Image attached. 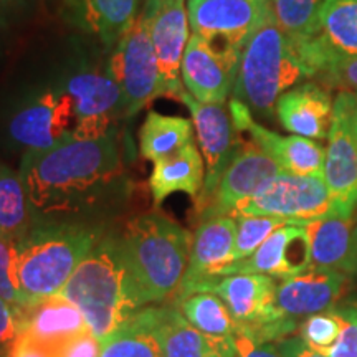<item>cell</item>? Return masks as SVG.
<instances>
[{
    "label": "cell",
    "mask_w": 357,
    "mask_h": 357,
    "mask_svg": "<svg viewBox=\"0 0 357 357\" xmlns=\"http://www.w3.org/2000/svg\"><path fill=\"white\" fill-rule=\"evenodd\" d=\"M333 211L331 195L321 176L280 172L266 181L252 197L240 202L230 217L265 215L293 223H305Z\"/></svg>",
    "instance_id": "obj_7"
},
{
    "label": "cell",
    "mask_w": 357,
    "mask_h": 357,
    "mask_svg": "<svg viewBox=\"0 0 357 357\" xmlns=\"http://www.w3.org/2000/svg\"><path fill=\"white\" fill-rule=\"evenodd\" d=\"M236 220V236L235 248L231 263L243 260L257 252V248L265 242V240L278 230L280 227L293 223L278 217H265V215H240L235 217Z\"/></svg>",
    "instance_id": "obj_33"
},
{
    "label": "cell",
    "mask_w": 357,
    "mask_h": 357,
    "mask_svg": "<svg viewBox=\"0 0 357 357\" xmlns=\"http://www.w3.org/2000/svg\"><path fill=\"white\" fill-rule=\"evenodd\" d=\"M19 174L35 222L93 223L129 195L118 132L100 139L70 137L52 149L25 151Z\"/></svg>",
    "instance_id": "obj_1"
},
{
    "label": "cell",
    "mask_w": 357,
    "mask_h": 357,
    "mask_svg": "<svg viewBox=\"0 0 357 357\" xmlns=\"http://www.w3.org/2000/svg\"><path fill=\"white\" fill-rule=\"evenodd\" d=\"M0 357H10V352H0Z\"/></svg>",
    "instance_id": "obj_46"
},
{
    "label": "cell",
    "mask_w": 357,
    "mask_h": 357,
    "mask_svg": "<svg viewBox=\"0 0 357 357\" xmlns=\"http://www.w3.org/2000/svg\"><path fill=\"white\" fill-rule=\"evenodd\" d=\"M341 316V333L331 346L316 349L326 357H357V305L336 307Z\"/></svg>",
    "instance_id": "obj_36"
},
{
    "label": "cell",
    "mask_w": 357,
    "mask_h": 357,
    "mask_svg": "<svg viewBox=\"0 0 357 357\" xmlns=\"http://www.w3.org/2000/svg\"><path fill=\"white\" fill-rule=\"evenodd\" d=\"M155 321L158 305L142 307L126 324L101 339L100 357H164Z\"/></svg>",
    "instance_id": "obj_28"
},
{
    "label": "cell",
    "mask_w": 357,
    "mask_h": 357,
    "mask_svg": "<svg viewBox=\"0 0 357 357\" xmlns=\"http://www.w3.org/2000/svg\"><path fill=\"white\" fill-rule=\"evenodd\" d=\"M283 357H326L311 346H307L300 336H288L278 342H273Z\"/></svg>",
    "instance_id": "obj_42"
},
{
    "label": "cell",
    "mask_w": 357,
    "mask_h": 357,
    "mask_svg": "<svg viewBox=\"0 0 357 357\" xmlns=\"http://www.w3.org/2000/svg\"><path fill=\"white\" fill-rule=\"evenodd\" d=\"M283 172L278 164L255 142H243L230 166L223 172L215 189L205 199L195 200L194 211L199 220L231 215L235 207L252 197L260 187Z\"/></svg>",
    "instance_id": "obj_14"
},
{
    "label": "cell",
    "mask_w": 357,
    "mask_h": 357,
    "mask_svg": "<svg viewBox=\"0 0 357 357\" xmlns=\"http://www.w3.org/2000/svg\"><path fill=\"white\" fill-rule=\"evenodd\" d=\"M164 0H144V6H142V13H149L158 8Z\"/></svg>",
    "instance_id": "obj_45"
},
{
    "label": "cell",
    "mask_w": 357,
    "mask_h": 357,
    "mask_svg": "<svg viewBox=\"0 0 357 357\" xmlns=\"http://www.w3.org/2000/svg\"><path fill=\"white\" fill-rule=\"evenodd\" d=\"M356 218H357V211H356Z\"/></svg>",
    "instance_id": "obj_47"
},
{
    "label": "cell",
    "mask_w": 357,
    "mask_h": 357,
    "mask_svg": "<svg viewBox=\"0 0 357 357\" xmlns=\"http://www.w3.org/2000/svg\"><path fill=\"white\" fill-rule=\"evenodd\" d=\"M235 236V217H213L199 223L192 236L189 265H187L176 300L195 283L205 280L207 276L217 275L223 266L230 265L231 257H234Z\"/></svg>",
    "instance_id": "obj_22"
},
{
    "label": "cell",
    "mask_w": 357,
    "mask_h": 357,
    "mask_svg": "<svg viewBox=\"0 0 357 357\" xmlns=\"http://www.w3.org/2000/svg\"><path fill=\"white\" fill-rule=\"evenodd\" d=\"M276 278L266 275H213L195 283L176 301L197 291L217 294L234 316L236 331L258 342H278L291 336L300 323L287 319L276 310Z\"/></svg>",
    "instance_id": "obj_6"
},
{
    "label": "cell",
    "mask_w": 357,
    "mask_h": 357,
    "mask_svg": "<svg viewBox=\"0 0 357 357\" xmlns=\"http://www.w3.org/2000/svg\"><path fill=\"white\" fill-rule=\"evenodd\" d=\"M245 131L260 149L278 164L283 172L296 176H321L326 151L319 142L303 136H280L250 119Z\"/></svg>",
    "instance_id": "obj_27"
},
{
    "label": "cell",
    "mask_w": 357,
    "mask_h": 357,
    "mask_svg": "<svg viewBox=\"0 0 357 357\" xmlns=\"http://www.w3.org/2000/svg\"><path fill=\"white\" fill-rule=\"evenodd\" d=\"M102 342L91 331H84L68 339L55 351V357H100Z\"/></svg>",
    "instance_id": "obj_38"
},
{
    "label": "cell",
    "mask_w": 357,
    "mask_h": 357,
    "mask_svg": "<svg viewBox=\"0 0 357 357\" xmlns=\"http://www.w3.org/2000/svg\"><path fill=\"white\" fill-rule=\"evenodd\" d=\"M38 0H0V29L19 25L32 17Z\"/></svg>",
    "instance_id": "obj_40"
},
{
    "label": "cell",
    "mask_w": 357,
    "mask_h": 357,
    "mask_svg": "<svg viewBox=\"0 0 357 357\" xmlns=\"http://www.w3.org/2000/svg\"><path fill=\"white\" fill-rule=\"evenodd\" d=\"M316 78L328 89H339V93H357V58L339 60L321 71Z\"/></svg>",
    "instance_id": "obj_37"
},
{
    "label": "cell",
    "mask_w": 357,
    "mask_h": 357,
    "mask_svg": "<svg viewBox=\"0 0 357 357\" xmlns=\"http://www.w3.org/2000/svg\"><path fill=\"white\" fill-rule=\"evenodd\" d=\"M305 227L310 266L357 273V218L339 212L301 223Z\"/></svg>",
    "instance_id": "obj_20"
},
{
    "label": "cell",
    "mask_w": 357,
    "mask_h": 357,
    "mask_svg": "<svg viewBox=\"0 0 357 357\" xmlns=\"http://www.w3.org/2000/svg\"><path fill=\"white\" fill-rule=\"evenodd\" d=\"M60 294L83 312L89 331L100 339L147 306L119 234H102Z\"/></svg>",
    "instance_id": "obj_2"
},
{
    "label": "cell",
    "mask_w": 357,
    "mask_h": 357,
    "mask_svg": "<svg viewBox=\"0 0 357 357\" xmlns=\"http://www.w3.org/2000/svg\"><path fill=\"white\" fill-rule=\"evenodd\" d=\"M347 95V106H349L352 129H354V136L357 142V93H346Z\"/></svg>",
    "instance_id": "obj_44"
},
{
    "label": "cell",
    "mask_w": 357,
    "mask_h": 357,
    "mask_svg": "<svg viewBox=\"0 0 357 357\" xmlns=\"http://www.w3.org/2000/svg\"><path fill=\"white\" fill-rule=\"evenodd\" d=\"M153 164L147 184H149L154 207L162 205L164 200L176 192H184L192 199H195L202 192L205 162L195 141Z\"/></svg>",
    "instance_id": "obj_26"
},
{
    "label": "cell",
    "mask_w": 357,
    "mask_h": 357,
    "mask_svg": "<svg viewBox=\"0 0 357 357\" xmlns=\"http://www.w3.org/2000/svg\"><path fill=\"white\" fill-rule=\"evenodd\" d=\"M192 235L159 212L134 217L119 234L146 305L176 300L189 265Z\"/></svg>",
    "instance_id": "obj_3"
},
{
    "label": "cell",
    "mask_w": 357,
    "mask_h": 357,
    "mask_svg": "<svg viewBox=\"0 0 357 357\" xmlns=\"http://www.w3.org/2000/svg\"><path fill=\"white\" fill-rule=\"evenodd\" d=\"M192 33L243 50L273 17L271 0H187Z\"/></svg>",
    "instance_id": "obj_12"
},
{
    "label": "cell",
    "mask_w": 357,
    "mask_h": 357,
    "mask_svg": "<svg viewBox=\"0 0 357 357\" xmlns=\"http://www.w3.org/2000/svg\"><path fill=\"white\" fill-rule=\"evenodd\" d=\"M331 93L321 83H303L283 93L276 101L281 126L296 136L321 141L333 123Z\"/></svg>",
    "instance_id": "obj_23"
},
{
    "label": "cell",
    "mask_w": 357,
    "mask_h": 357,
    "mask_svg": "<svg viewBox=\"0 0 357 357\" xmlns=\"http://www.w3.org/2000/svg\"><path fill=\"white\" fill-rule=\"evenodd\" d=\"M105 70L121 89L128 119L160 98L158 58L151 42L149 24L142 13L114 45Z\"/></svg>",
    "instance_id": "obj_8"
},
{
    "label": "cell",
    "mask_w": 357,
    "mask_h": 357,
    "mask_svg": "<svg viewBox=\"0 0 357 357\" xmlns=\"http://www.w3.org/2000/svg\"><path fill=\"white\" fill-rule=\"evenodd\" d=\"M296 50L310 78L339 60L357 58V0H326L314 37Z\"/></svg>",
    "instance_id": "obj_16"
},
{
    "label": "cell",
    "mask_w": 357,
    "mask_h": 357,
    "mask_svg": "<svg viewBox=\"0 0 357 357\" xmlns=\"http://www.w3.org/2000/svg\"><path fill=\"white\" fill-rule=\"evenodd\" d=\"M102 234L96 223L35 222L17 242V278L26 300L60 293Z\"/></svg>",
    "instance_id": "obj_4"
},
{
    "label": "cell",
    "mask_w": 357,
    "mask_h": 357,
    "mask_svg": "<svg viewBox=\"0 0 357 357\" xmlns=\"http://www.w3.org/2000/svg\"><path fill=\"white\" fill-rule=\"evenodd\" d=\"M242 52L192 33L181 65L185 91L200 102H225L234 91Z\"/></svg>",
    "instance_id": "obj_11"
},
{
    "label": "cell",
    "mask_w": 357,
    "mask_h": 357,
    "mask_svg": "<svg viewBox=\"0 0 357 357\" xmlns=\"http://www.w3.org/2000/svg\"><path fill=\"white\" fill-rule=\"evenodd\" d=\"M0 298L17 307H24L30 303L22 293L17 278V242L2 234H0Z\"/></svg>",
    "instance_id": "obj_35"
},
{
    "label": "cell",
    "mask_w": 357,
    "mask_h": 357,
    "mask_svg": "<svg viewBox=\"0 0 357 357\" xmlns=\"http://www.w3.org/2000/svg\"><path fill=\"white\" fill-rule=\"evenodd\" d=\"M61 88L73 100L75 139H100L128 119L121 89L106 70L75 71Z\"/></svg>",
    "instance_id": "obj_9"
},
{
    "label": "cell",
    "mask_w": 357,
    "mask_h": 357,
    "mask_svg": "<svg viewBox=\"0 0 357 357\" xmlns=\"http://www.w3.org/2000/svg\"><path fill=\"white\" fill-rule=\"evenodd\" d=\"M234 346L235 357H283L273 342H258L240 331L235 333Z\"/></svg>",
    "instance_id": "obj_41"
},
{
    "label": "cell",
    "mask_w": 357,
    "mask_h": 357,
    "mask_svg": "<svg viewBox=\"0 0 357 357\" xmlns=\"http://www.w3.org/2000/svg\"><path fill=\"white\" fill-rule=\"evenodd\" d=\"M347 288V275L329 268H307L276 284L275 305L281 316L296 321L333 310Z\"/></svg>",
    "instance_id": "obj_18"
},
{
    "label": "cell",
    "mask_w": 357,
    "mask_h": 357,
    "mask_svg": "<svg viewBox=\"0 0 357 357\" xmlns=\"http://www.w3.org/2000/svg\"><path fill=\"white\" fill-rule=\"evenodd\" d=\"M20 334V307L0 298V352H10Z\"/></svg>",
    "instance_id": "obj_39"
},
{
    "label": "cell",
    "mask_w": 357,
    "mask_h": 357,
    "mask_svg": "<svg viewBox=\"0 0 357 357\" xmlns=\"http://www.w3.org/2000/svg\"><path fill=\"white\" fill-rule=\"evenodd\" d=\"M328 137L323 177L331 195L333 212L352 215L357 211V142L344 91L334 101Z\"/></svg>",
    "instance_id": "obj_15"
},
{
    "label": "cell",
    "mask_w": 357,
    "mask_h": 357,
    "mask_svg": "<svg viewBox=\"0 0 357 357\" xmlns=\"http://www.w3.org/2000/svg\"><path fill=\"white\" fill-rule=\"evenodd\" d=\"M171 305L177 306L182 316L199 333L213 339H231L236 333V323L217 294L208 291L190 293Z\"/></svg>",
    "instance_id": "obj_30"
},
{
    "label": "cell",
    "mask_w": 357,
    "mask_h": 357,
    "mask_svg": "<svg viewBox=\"0 0 357 357\" xmlns=\"http://www.w3.org/2000/svg\"><path fill=\"white\" fill-rule=\"evenodd\" d=\"M83 312L60 293L20 307V334L55 351L68 339L88 331Z\"/></svg>",
    "instance_id": "obj_21"
},
{
    "label": "cell",
    "mask_w": 357,
    "mask_h": 357,
    "mask_svg": "<svg viewBox=\"0 0 357 357\" xmlns=\"http://www.w3.org/2000/svg\"><path fill=\"white\" fill-rule=\"evenodd\" d=\"M326 0H271L276 24L294 45L314 37Z\"/></svg>",
    "instance_id": "obj_32"
},
{
    "label": "cell",
    "mask_w": 357,
    "mask_h": 357,
    "mask_svg": "<svg viewBox=\"0 0 357 357\" xmlns=\"http://www.w3.org/2000/svg\"><path fill=\"white\" fill-rule=\"evenodd\" d=\"M35 218L19 172L0 162V234L19 242L33 227Z\"/></svg>",
    "instance_id": "obj_31"
},
{
    "label": "cell",
    "mask_w": 357,
    "mask_h": 357,
    "mask_svg": "<svg viewBox=\"0 0 357 357\" xmlns=\"http://www.w3.org/2000/svg\"><path fill=\"white\" fill-rule=\"evenodd\" d=\"M194 124L190 119L149 111L139 131L141 155L155 162L189 144L194 141Z\"/></svg>",
    "instance_id": "obj_29"
},
{
    "label": "cell",
    "mask_w": 357,
    "mask_h": 357,
    "mask_svg": "<svg viewBox=\"0 0 357 357\" xmlns=\"http://www.w3.org/2000/svg\"><path fill=\"white\" fill-rule=\"evenodd\" d=\"M303 78H310V75L296 45L280 29L273 15L245 45L234 98L253 113L271 116L278 98Z\"/></svg>",
    "instance_id": "obj_5"
},
{
    "label": "cell",
    "mask_w": 357,
    "mask_h": 357,
    "mask_svg": "<svg viewBox=\"0 0 357 357\" xmlns=\"http://www.w3.org/2000/svg\"><path fill=\"white\" fill-rule=\"evenodd\" d=\"M181 101L190 111L197 146L205 162L204 189L195 197V200H200L215 189L223 172L242 149L243 142L225 102H200L187 91Z\"/></svg>",
    "instance_id": "obj_13"
},
{
    "label": "cell",
    "mask_w": 357,
    "mask_h": 357,
    "mask_svg": "<svg viewBox=\"0 0 357 357\" xmlns=\"http://www.w3.org/2000/svg\"><path fill=\"white\" fill-rule=\"evenodd\" d=\"M142 6L144 0H63V12L75 26L114 48L141 15Z\"/></svg>",
    "instance_id": "obj_24"
},
{
    "label": "cell",
    "mask_w": 357,
    "mask_h": 357,
    "mask_svg": "<svg viewBox=\"0 0 357 357\" xmlns=\"http://www.w3.org/2000/svg\"><path fill=\"white\" fill-rule=\"evenodd\" d=\"M164 357H235L234 337L213 339L189 324L177 306L158 305L155 321Z\"/></svg>",
    "instance_id": "obj_25"
},
{
    "label": "cell",
    "mask_w": 357,
    "mask_h": 357,
    "mask_svg": "<svg viewBox=\"0 0 357 357\" xmlns=\"http://www.w3.org/2000/svg\"><path fill=\"white\" fill-rule=\"evenodd\" d=\"M10 357H55V352L19 334L15 344L12 346Z\"/></svg>",
    "instance_id": "obj_43"
},
{
    "label": "cell",
    "mask_w": 357,
    "mask_h": 357,
    "mask_svg": "<svg viewBox=\"0 0 357 357\" xmlns=\"http://www.w3.org/2000/svg\"><path fill=\"white\" fill-rule=\"evenodd\" d=\"M73 100L63 88H48L10 116L7 134L25 151H47L73 137Z\"/></svg>",
    "instance_id": "obj_10"
},
{
    "label": "cell",
    "mask_w": 357,
    "mask_h": 357,
    "mask_svg": "<svg viewBox=\"0 0 357 357\" xmlns=\"http://www.w3.org/2000/svg\"><path fill=\"white\" fill-rule=\"evenodd\" d=\"M307 266L310 250L305 227L287 223L268 236L253 255L223 266L217 275L253 273L287 280L307 270Z\"/></svg>",
    "instance_id": "obj_19"
},
{
    "label": "cell",
    "mask_w": 357,
    "mask_h": 357,
    "mask_svg": "<svg viewBox=\"0 0 357 357\" xmlns=\"http://www.w3.org/2000/svg\"><path fill=\"white\" fill-rule=\"evenodd\" d=\"M341 316L336 307L333 310L311 314L300 321L298 324V336L311 346L312 349H323V347L331 346L336 341L339 333H341Z\"/></svg>",
    "instance_id": "obj_34"
},
{
    "label": "cell",
    "mask_w": 357,
    "mask_h": 357,
    "mask_svg": "<svg viewBox=\"0 0 357 357\" xmlns=\"http://www.w3.org/2000/svg\"><path fill=\"white\" fill-rule=\"evenodd\" d=\"M142 15L149 24L151 42L158 58L160 96L181 101L185 91L181 65L190 38L187 0H164L155 10Z\"/></svg>",
    "instance_id": "obj_17"
}]
</instances>
